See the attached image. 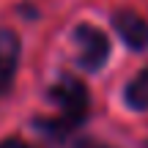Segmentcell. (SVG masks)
Instances as JSON below:
<instances>
[{
    "label": "cell",
    "instance_id": "cell-3",
    "mask_svg": "<svg viewBox=\"0 0 148 148\" xmlns=\"http://www.w3.org/2000/svg\"><path fill=\"white\" fill-rule=\"evenodd\" d=\"M112 27L129 49H134V52L148 49V22L143 16H137L134 11H115L112 14Z\"/></svg>",
    "mask_w": 148,
    "mask_h": 148
},
{
    "label": "cell",
    "instance_id": "cell-9",
    "mask_svg": "<svg viewBox=\"0 0 148 148\" xmlns=\"http://www.w3.org/2000/svg\"><path fill=\"white\" fill-rule=\"evenodd\" d=\"M143 148H148V143H145V145H143Z\"/></svg>",
    "mask_w": 148,
    "mask_h": 148
},
{
    "label": "cell",
    "instance_id": "cell-5",
    "mask_svg": "<svg viewBox=\"0 0 148 148\" xmlns=\"http://www.w3.org/2000/svg\"><path fill=\"white\" fill-rule=\"evenodd\" d=\"M123 101H126L132 110L148 112V69H143L126 88H123Z\"/></svg>",
    "mask_w": 148,
    "mask_h": 148
},
{
    "label": "cell",
    "instance_id": "cell-6",
    "mask_svg": "<svg viewBox=\"0 0 148 148\" xmlns=\"http://www.w3.org/2000/svg\"><path fill=\"white\" fill-rule=\"evenodd\" d=\"M0 148H30L25 143V140H19V137H5L3 143H0Z\"/></svg>",
    "mask_w": 148,
    "mask_h": 148
},
{
    "label": "cell",
    "instance_id": "cell-4",
    "mask_svg": "<svg viewBox=\"0 0 148 148\" xmlns=\"http://www.w3.org/2000/svg\"><path fill=\"white\" fill-rule=\"evenodd\" d=\"M19 52H22V44L16 38V33H11L8 27H0V93L8 90L14 82L16 66H19Z\"/></svg>",
    "mask_w": 148,
    "mask_h": 148
},
{
    "label": "cell",
    "instance_id": "cell-1",
    "mask_svg": "<svg viewBox=\"0 0 148 148\" xmlns=\"http://www.w3.org/2000/svg\"><path fill=\"white\" fill-rule=\"evenodd\" d=\"M47 99L60 110V118H63L69 126L79 129L88 121L90 93H88V85H85L82 79L71 77V74H60V77L55 79V85L47 90Z\"/></svg>",
    "mask_w": 148,
    "mask_h": 148
},
{
    "label": "cell",
    "instance_id": "cell-2",
    "mask_svg": "<svg viewBox=\"0 0 148 148\" xmlns=\"http://www.w3.org/2000/svg\"><path fill=\"white\" fill-rule=\"evenodd\" d=\"M71 41L77 47V63L82 71H99L110 58V38L96 25H88V22L77 25L71 33Z\"/></svg>",
    "mask_w": 148,
    "mask_h": 148
},
{
    "label": "cell",
    "instance_id": "cell-8",
    "mask_svg": "<svg viewBox=\"0 0 148 148\" xmlns=\"http://www.w3.org/2000/svg\"><path fill=\"white\" fill-rule=\"evenodd\" d=\"M22 14H25V16H30V19H33V16H36V11H33V5H22Z\"/></svg>",
    "mask_w": 148,
    "mask_h": 148
},
{
    "label": "cell",
    "instance_id": "cell-7",
    "mask_svg": "<svg viewBox=\"0 0 148 148\" xmlns=\"http://www.w3.org/2000/svg\"><path fill=\"white\" fill-rule=\"evenodd\" d=\"M74 148H110V145L96 143V140H79V143H74Z\"/></svg>",
    "mask_w": 148,
    "mask_h": 148
}]
</instances>
